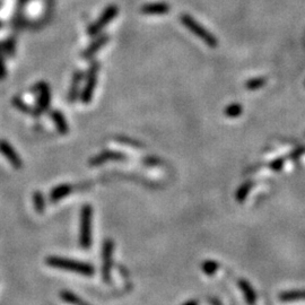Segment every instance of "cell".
Here are the masks:
<instances>
[{
  "label": "cell",
  "instance_id": "cell-1",
  "mask_svg": "<svg viewBox=\"0 0 305 305\" xmlns=\"http://www.w3.org/2000/svg\"><path fill=\"white\" fill-rule=\"evenodd\" d=\"M45 262L48 263L50 267L57 268V269L80 273V275L84 276H92L93 273H94V268H93V266L90 265V263L86 262L66 259V258L61 257H48Z\"/></svg>",
  "mask_w": 305,
  "mask_h": 305
},
{
  "label": "cell",
  "instance_id": "cell-2",
  "mask_svg": "<svg viewBox=\"0 0 305 305\" xmlns=\"http://www.w3.org/2000/svg\"><path fill=\"white\" fill-rule=\"evenodd\" d=\"M180 20L185 29H188L191 33L198 36L201 41H204L210 48H216V46L218 45V41H217L215 36L211 34L208 30L201 26L197 20L191 17L190 15L182 14L180 16Z\"/></svg>",
  "mask_w": 305,
  "mask_h": 305
},
{
  "label": "cell",
  "instance_id": "cell-23",
  "mask_svg": "<svg viewBox=\"0 0 305 305\" xmlns=\"http://www.w3.org/2000/svg\"><path fill=\"white\" fill-rule=\"evenodd\" d=\"M0 27H2V23H0Z\"/></svg>",
  "mask_w": 305,
  "mask_h": 305
},
{
  "label": "cell",
  "instance_id": "cell-13",
  "mask_svg": "<svg viewBox=\"0 0 305 305\" xmlns=\"http://www.w3.org/2000/svg\"><path fill=\"white\" fill-rule=\"evenodd\" d=\"M50 117L54 122V126L57 130L59 131V133H61V135H67L69 131V127L63 112H60L59 110H52L50 112Z\"/></svg>",
  "mask_w": 305,
  "mask_h": 305
},
{
  "label": "cell",
  "instance_id": "cell-12",
  "mask_svg": "<svg viewBox=\"0 0 305 305\" xmlns=\"http://www.w3.org/2000/svg\"><path fill=\"white\" fill-rule=\"evenodd\" d=\"M171 10V6L168 3L159 2V3H149L144 5L141 12L144 15H167Z\"/></svg>",
  "mask_w": 305,
  "mask_h": 305
},
{
  "label": "cell",
  "instance_id": "cell-20",
  "mask_svg": "<svg viewBox=\"0 0 305 305\" xmlns=\"http://www.w3.org/2000/svg\"><path fill=\"white\" fill-rule=\"evenodd\" d=\"M117 142L121 143V144H125V145H130V146H135V147H142V144H141V143H138V142L132 141V139H130V138H127V137H118V138H117Z\"/></svg>",
  "mask_w": 305,
  "mask_h": 305
},
{
  "label": "cell",
  "instance_id": "cell-11",
  "mask_svg": "<svg viewBox=\"0 0 305 305\" xmlns=\"http://www.w3.org/2000/svg\"><path fill=\"white\" fill-rule=\"evenodd\" d=\"M108 40H110V36L108 35H106V34L100 35L99 38L93 41V42L89 46H87L84 51H82L81 57L84 59H91L93 56H95L103 48V46H104L108 42Z\"/></svg>",
  "mask_w": 305,
  "mask_h": 305
},
{
  "label": "cell",
  "instance_id": "cell-8",
  "mask_svg": "<svg viewBox=\"0 0 305 305\" xmlns=\"http://www.w3.org/2000/svg\"><path fill=\"white\" fill-rule=\"evenodd\" d=\"M0 153L4 155L5 158H6L15 169L22 168L23 162L22 159H20L18 153L15 151L12 145L7 143L6 141H0Z\"/></svg>",
  "mask_w": 305,
  "mask_h": 305
},
{
  "label": "cell",
  "instance_id": "cell-5",
  "mask_svg": "<svg viewBox=\"0 0 305 305\" xmlns=\"http://www.w3.org/2000/svg\"><path fill=\"white\" fill-rule=\"evenodd\" d=\"M118 13H119V8L116 6V5H110V6H107L102 12L101 16L87 27V32H86L87 35L95 36L97 34H100L102 32V30L106 27L107 25L118 16Z\"/></svg>",
  "mask_w": 305,
  "mask_h": 305
},
{
  "label": "cell",
  "instance_id": "cell-16",
  "mask_svg": "<svg viewBox=\"0 0 305 305\" xmlns=\"http://www.w3.org/2000/svg\"><path fill=\"white\" fill-rule=\"evenodd\" d=\"M13 105L17 108L18 111L23 112V113H27V115H32L34 113L33 108H31L26 103H25L20 97H14L13 99Z\"/></svg>",
  "mask_w": 305,
  "mask_h": 305
},
{
  "label": "cell",
  "instance_id": "cell-6",
  "mask_svg": "<svg viewBox=\"0 0 305 305\" xmlns=\"http://www.w3.org/2000/svg\"><path fill=\"white\" fill-rule=\"evenodd\" d=\"M35 92L38 93V100H36V105L33 108L34 117H40L41 115L48 110L51 102V92L50 86L44 81H41L35 85Z\"/></svg>",
  "mask_w": 305,
  "mask_h": 305
},
{
  "label": "cell",
  "instance_id": "cell-7",
  "mask_svg": "<svg viewBox=\"0 0 305 305\" xmlns=\"http://www.w3.org/2000/svg\"><path fill=\"white\" fill-rule=\"evenodd\" d=\"M112 253H113V242L111 240H106L103 245V268H102V275L103 279L105 282H110V272H111V266H112Z\"/></svg>",
  "mask_w": 305,
  "mask_h": 305
},
{
  "label": "cell",
  "instance_id": "cell-19",
  "mask_svg": "<svg viewBox=\"0 0 305 305\" xmlns=\"http://www.w3.org/2000/svg\"><path fill=\"white\" fill-rule=\"evenodd\" d=\"M33 201H34V206L35 209L39 211V213H42L45 209V204H44V198L41 192H35L33 196Z\"/></svg>",
  "mask_w": 305,
  "mask_h": 305
},
{
  "label": "cell",
  "instance_id": "cell-9",
  "mask_svg": "<svg viewBox=\"0 0 305 305\" xmlns=\"http://www.w3.org/2000/svg\"><path fill=\"white\" fill-rule=\"evenodd\" d=\"M82 79H84V72L80 70L75 71V74L72 75V78H71L68 97H67L69 103H75L80 96V86H81Z\"/></svg>",
  "mask_w": 305,
  "mask_h": 305
},
{
  "label": "cell",
  "instance_id": "cell-21",
  "mask_svg": "<svg viewBox=\"0 0 305 305\" xmlns=\"http://www.w3.org/2000/svg\"><path fill=\"white\" fill-rule=\"evenodd\" d=\"M7 75V70H6V66H5V61L3 58L2 51H0V80L5 79V77Z\"/></svg>",
  "mask_w": 305,
  "mask_h": 305
},
{
  "label": "cell",
  "instance_id": "cell-10",
  "mask_svg": "<svg viewBox=\"0 0 305 305\" xmlns=\"http://www.w3.org/2000/svg\"><path fill=\"white\" fill-rule=\"evenodd\" d=\"M126 156L119 152H112V151H104L97 156L93 157L90 161V165L95 167V165H101L110 161H125Z\"/></svg>",
  "mask_w": 305,
  "mask_h": 305
},
{
  "label": "cell",
  "instance_id": "cell-17",
  "mask_svg": "<svg viewBox=\"0 0 305 305\" xmlns=\"http://www.w3.org/2000/svg\"><path fill=\"white\" fill-rule=\"evenodd\" d=\"M243 111L242 106L239 104V103H233L225 108V115L230 118H236L241 116V113Z\"/></svg>",
  "mask_w": 305,
  "mask_h": 305
},
{
  "label": "cell",
  "instance_id": "cell-14",
  "mask_svg": "<svg viewBox=\"0 0 305 305\" xmlns=\"http://www.w3.org/2000/svg\"><path fill=\"white\" fill-rule=\"evenodd\" d=\"M71 191H72V188L69 184L58 185V187H56L52 191H51L50 200L53 201V203H57V201L68 197V196L71 193Z\"/></svg>",
  "mask_w": 305,
  "mask_h": 305
},
{
  "label": "cell",
  "instance_id": "cell-22",
  "mask_svg": "<svg viewBox=\"0 0 305 305\" xmlns=\"http://www.w3.org/2000/svg\"><path fill=\"white\" fill-rule=\"evenodd\" d=\"M289 295H286V299H293V298H302L305 297V292H296V293H288Z\"/></svg>",
  "mask_w": 305,
  "mask_h": 305
},
{
  "label": "cell",
  "instance_id": "cell-18",
  "mask_svg": "<svg viewBox=\"0 0 305 305\" xmlns=\"http://www.w3.org/2000/svg\"><path fill=\"white\" fill-rule=\"evenodd\" d=\"M265 84H266L265 78H255V79L247 80L245 86L247 90L256 91V90H259V89H261V87L265 86Z\"/></svg>",
  "mask_w": 305,
  "mask_h": 305
},
{
  "label": "cell",
  "instance_id": "cell-4",
  "mask_svg": "<svg viewBox=\"0 0 305 305\" xmlns=\"http://www.w3.org/2000/svg\"><path fill=\"white\" fill-rule=\"evenodd\" d=\"M92 219L93 209L90 205H85L80 213V236L79 242L82 249H90L92 245Z\"/></svg>",
  "mask_w": 305,
  "mask_h": 305
},
{
  "label": "cell",
  "instance_id": "cell-15",
  "mask_svg": "<svg viewBox=\"0 0 305 305\" xmlns=\"http://www.w3.org/2000/svg\"><path fill=\"white\" fill-rule=\"evenodd\" d=\"M60 296L65 302H67L68 304H71V305H89L71 292H63L60 294Z\"/></svg>",
  "mask_w": 305,
  "mask_h": 305
},
{
  "label": "cell",
  "instance_id": "cell-3",
  "mask_svg": "<svg viewBox=\"0 0 305 305\" xmlns=\"http://www.w3.org/2000/svg\"><path fill=\"white\" fill-rule=\"evenodd\" d=\"M100 68L101 65L99 61H93L89 70H87L85 85L82 87L80 93V101L84 103V104H90L93 99V95H94V92L96 89V84L97 81H99Z\"/></svg>",
  "mask_w": 305,
  "mask_h": 305
}]
</instances>
